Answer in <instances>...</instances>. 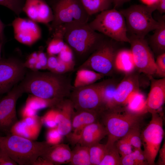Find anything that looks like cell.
<instances>
[{"instance_id": "obj_55", "label": "cell", "mask_w": 165, "mask_h": 165, "mask_svg": "<svg viewBox=\"0 0 165 165\" xmlns=\"http://www.w3.org/2000/svg\"><path fill=\"white\" fill-rule=\"evenodd\" d=\"M1 59V58H0V60Z\"/></svg>"}, {"instance_id": "obj_43", "label": "cell", "mask_w": 165, "mask_h": 165, "mask_svg": "<svg viewBox=\"0 0 165 165\" xmlns=\"http://www.w3.org/2000/svg\"><path fill=\"white\" fill-rule=\"evenodd\" d=\"M38 52H34L28 56L26 61L24 62V67L34 71V65L38 61Z\"/></svg>"}, {"instance_id": "obj_5", "label": "cell", "mask_w": 165, "mask_h": 165, "mask_svg": "<svg viewBox=\"0 0 165 165\" xmlns=\"http://www.w3.org/2000/svg\"><path fill=\"white\" fill-rule=\"evenodd\" d=\"M156 10L154 4H138L132 5L119 11L125 19L127 31L132 35L145 38L148 33L160 26L159 20H156L152 16Z\"/></svg>"}, {"instance_id": "obj_49", "label": "cell", "mask_w": 165, "mask_h": 165, "mask_svg": "<svg viewBox=\"0 0 165 165\" xmlns=\"http://www.w3.org/2000/svg\"><path fill=\"white\" fill-rule=\"evenodd\" d=\"M156 10L161 14L165 12V0H158L154 4Z\"/></svg>"}, {"instance_id": "obj_14", "label": "cell", "mask_w": 165, "mask_h": 165, "mask_svg": "<svg viewBox=\"0 0 165 165\" xmlns=\"http://www.w3.org/2000/svg\"><path fill=\"white\" fill-rule=\"evenodd\" d=\"M12 24L14 38L21 43L30 46L41 38L40 27L36 22L29 18L16 17Z\"/></svg>"}, {"instance_id": "obj_11", "label": "cell", "mask_w": 165, "mask_h": 165, "mask_svg": "<svg viewBox=\"0 0 165 165\" xmlns=\"http://www.w3.org/2000/svg\"><path fill=\"white\" fill-rule=\"evenodd\" d=\"M128 37L136 68L148 77L155 74V61L146 40L133 35Z\"/></svg>"}, {"instance_id": "obj_21", "label": "cell", "mask_w": 165, "mask_h": 165, "mask_svg": "<svg viewBox=\"0 0 165 165\" xmlns=\"http://www.w3.org/2000/svg\"><path fill=\"white\" fill-rule=\"evenodd\" d=\"M106 135L107 132L105 127L100 121H98L83 128L77 144L88 147L99 142Z\"/></svg>"}, {"instance_id": "obj_16", "label": "cell", "mask_w": 165, "mask_h": 165, "mask_svg": "<svg viewBox=\"0 0 165 165\" xmlns=\"http://www.w3.org/2000/svg\"><path fill=\"white\" fill-rule=\"evenodd\" d=\"M22 11L36 23L48 25L53 19V11L45 0H25Z\"/></svg>"}, {"instance_id": "obj_47", "label": "cell", "mask_w": 165, "mask_h": 165, "mask_svg": "<svg viewBox=\"0 0 165 165\" xmlns=\"http://www.w3.org/2000/svg\"><path fill=\"white\" fill-rule=\"evenodd\" d=\"M38 61L41 64L42 69H47L48 56L42 50H40L38 52Z\"/></svg>"}, {"instance_id": "obj_52", "label": "cell", "mask_w": 165, "mask_h": 165, "mask_svg": "<svg viewBox=\"0 0 165 165\" xmlns=\"http://www.w3.org/2000/svg\"><path fill=\"white\" fill-rule=\"evenodd\" d=\"M130 0H111L113 3L114 8H118L122 6L124 3L129 2Z\"/></svg>"}, {"instance_id": "obj_4", "label": "cell", "mask_w": 165, "mask_h": 165, "mask_svg": "<svg viewBox=\"0 0 165 165\" xmlns=\"http://www.w3.org/2000/svg\"><path fill=\"white\" fill-rule=\"evenodd\" d=\"M64 25V41L78 56L92 53L104 40V35L93 29L88 23L73 22Z\"/></svg>"}, {"instance_id": "obj_37", "label": "cell", "mask_w": 165, "mask_h": 165, "mask_svg": "<svg viewBox=\"0 0 165 165\" xmlns=\"http://www.w3.org/2000/svg\"><path fill=\"white\" fill-rule=\"evenodd\" d=\"M57 110L55 107L52 108L45 115L41 117L43 125L48 128L57 127L56 117Z\"/></svg>"}, {"instance_id": "obj_45", "label": "cell", "mask_w": 165, "mask_h": 165, "mask_svg": "<svg viewBox=\"0 0 165 165\" xmlns=\"http://www.w3.org/2000/svg\"><path fill=\"white\" fill-rule=\"evenodd\" d=\"M37 111L25 105L21 111V115L23 118L33 117L37 116Z\"/></svg>"}, {"instance_id": "obj_44", "label": "cell", "mask_w": 165, "mask_h": 165, "mask_svg": "<svg viewBox=\"0 0 165 165\" xmlns=\"http://www.w3.org/2000/svg\"><path fill=\"white\" fill-rule=\"evenodd\" d=\"M13 160L1 148H0V165H16Z\"/></svg>"}, {"instance_id": "obj_36", "label": "cell", "mask_w": 165, "mask_h": 165, "mask_svg": "<svg viewBox=\"0 0 165 165\" xmlns=\"http://www.w3.org/2000/svg\"><path fill=\"white\" fill-rule=\"evenodd\" d=\"M25 0H0V5L4 6L19 16L22 11Z\"/></svg>"}, {"instance_id": "obj_39", "label": "cell", "mask_w": 165, "mask_h": 165, "mask_svg": "<svg viewBox=\"0 0 165 165\" xmlns=\"http://www.w3.org/2000/svg\"><path fill=\"white\" fill-rule=\"evenodd\" d=\"M63 136L57 127L48 128L46 135V141L51 145H57L61 143Z\"/></svg>"}, {"instance_id": "obj_10", "label": "cell", "mask_w": 165, "mask_h": 165, "mask_svg": "<svg viewBox=\"0 0 165 165\" xmlns=\"http://www.w3.org/2000/svg\"><path fill=\"white\" fill-rule=\"evenodd\" d=\"M75 109L103 111L99 83L75 88L69 95Z\"/></svg>"}, {"instance_id": "obj_8", "label": "cell", "mask_w": 165, "mask_h": 165, "mask_svg": "<svg viewBox=\"0 0 165 165\" xmlns=\"http://www.w3.org/2000/svg\"><path fill=\"white\" fill-rule=\"evenodd\" d=\"M53 9V19L49 26L51 32L60 25L71 22L88 23L90 16L80 0H55Z\"/></svg>"}, {"instance_id": "obj_27", "label": "cell", "mask_w": 165, "mask_h": 165, "mask_svg": "<svg viewBox=\"0 0 165 165\" xmlns=\"http://www.w3.org/2000/svg\"><path fill=\"white\" fill-rule=\"evenodd\" d=\"M104 75L94 71L84 68L78 69L76 74L75 88L89 85L102 79Z\"/></svg>"}, {"instance_id": "obj_56", "label": "cell", "mask_w": 165, "mask_h": 165, "mask_svg": "<svg viewBox=\"0 0 165 165\" xmlns=\"http://www.w3.org/2000/svg\"></svg>"}, {"instance_id": "obj_30", "label": "cell", "mask_w": 165, "mask_h": 165, "mask_svg": "<svg viewBox=\"0 0 165 165\" xmlns=\"http://www.w3.org/2000/svg\"><path fill=\"white\" fill-rule=\"evenodd\" d=\"M72 150L69 163L72 165H91L88 147L77 144Z\"/></svg>"}, {"instance_id": "obj_48", "label": "cell", "mask_w": 165, "mask_h": 165, "mask_svg": "<svg viewBox=\"0 0 165 165\" xmlns=\"http://www.w3.org/2000/svg\"><path fill=\"white\" fill-rule=\"evenodd\" d=\"M159 157L157 163L158 165H165V140L161 149H160Z\"/></svg>"}, {"instance_id": "obj_34", "label": "cell", "mask_w": 165, "mask_h": 165, "mask_svg": "<svg viewBox=\"0 0 165 165\" xmlns=\"http://www.w3.org/2000/svg\"><path fill=\"white\" fill-rule=\"evenodd\" d=\"M107 147V151L99 165H121V158L115 144Z\"/></svg>"}, {"instance_id": "obj_15", "label": "cell", "mask_w": 165, "mask_h": 165, "mask_svg": "<svg viewBox=\"0 0 165 165\" xmlns=\"http://www.w3.org/2000/svg\"><path fill=\"white\" fill-rule=\"evenodd\" d=\"M102 112L94 110L80 109L73 115L72 130L67 136L71 144H77L83 128L87 125L99 121Z\"/></svg>"}, {"instance_id": "obj_53", "label": "cell", "mask_w": 165, "mask_h": 165, "mask_svg": "<svg viewBox=\"0 0 165 165\" xmlns=\"http://www.w3.org/2000/svg\"><path fill=\"white\" fill-rule=\"evenodd\" d=\"M146 5H152L155 3L158 0H141Z\"/></svg>"}, {"instance_id": "obj_28", "label": "cell", "mask_w": 165, "mask_h": 165, "mask_svg": "<svg viewBox=\"0 0 165 165\" xmlns=\"http://www.w3.org/2000/svg\"><path fill=\"white\" fill-rule=\"evenodd\" d=\"M124 106L127 109L133 113L145 114L147 112L145 96L139 90L130 95Z\"/></svg>"}, {"instance_id": "obj_20", "label": "cell", "mask_w": 165, "mask_h": 165, "mask_svg": "<svg viewBox=\"0 0 165 165\" xmlns=\"http://www.w3.org/2000/svg\"><path fill=\"white\" fill-rule=\"evenodd\" d=\"M57 110L56 117L57 128L63 136H67L72 130V119L75 112L71 101L64 99L55 106Z\"/></svg>"}, {"instance_id": "obj_54", "label": "cell", "mask_w": 165, "mask_h": 165, "mask_svg": "<svg viewBox=\"0 0 165 165\" xmlns=\"http://www.w3.org/2000/svg\"><path fill=\"white\" fill-rule=\"evenodd\" d=\"M3 43L2 42H0V58H1V50L2 48V46L3 45Z\"/></svg>"}, {"instance_id": "obj_9", "label": "cell", "mask_w": 165, "mask_h": 165, "mask_svg": "<svg viewBox=\"0 0 165 165\" xmlns=\"http://www.w3.org/2000/svg\"><path fill=\"white\" fill-rule=\"evenodd\" d=\"M116 53L112 43L104 40L78 69L92 70L104 76L109 74L114 68Z\"/></svg>"}, {"instance_id": "obj_3", "label": "cell", "mask_w": 165, "mask_h": 165, "mask_svg": "<svg viewBox=\"0 0 165 165\" xmlns=\"http://www.w3.org/2000/svg\"><path fill=\"white\" fill-rule=\"evenodd\" d=\"M51 146L46 141H37L11 134L0 136V148L20 165H33Z\"/></svg>"}, {"instance_id": "obj_17", "label": "cell", "mask_w": 165, "mask_h": 165, "mask_svg": "<svg viewBox=\"0 0 165 165\" xmlns=\"http://www.w3.org/2000/svg\"><path fill=\"white\" fill-rule=\"evenodd\" d=\"M42 125L41 117L38 115L23 118L12 126L10 134L35 141L39 134Z\"/></svg>"}, {"instance_id": "obj_31", "label": "cell", "mask_w": 165, "mask_h": 165, "mask_svg": "<svg viewBox=\"0 0 165 165\" xmlns=\"http://www.w3.org/2000/svg\"><path fill=\"white\" fill-rule=\"evenodd\" d=\"M89 16L108 9L111 0H80Z\"/></svg>"}, {"instance_id": "obj_51", "label": "cell", "mask_w": 165, "mask_h": 165, "mask_svg": "<svg viewBox=\"0 0 165 165\" xmlns=\"http://www.w3.org/2000/svg\"><path fill=\"white\" fill-rule=\"evenodd\" d=\"M5 26V24L0 19V42L3 43L5 39L4 31Z\"/></svg>"}, {"instance_id": "obj_32", "label": "cell", "mask_w": 165, "mask_h": 165, "mask_svg": "<svg viewBox=\"0 0 165 165\" xmlns=\"http://www.w3.org/2000/svg\"><path fill=\"white\" fill-rule=\"evenodd\" d=\"M121 165H147L142 149H134L130 153L121 157Z\"/></svg>"}, {"instance_id": "obj_12", "label": "cell", "mask_w": 165, "mask_h": 165, "mask_svg": "<svg viewBox=\"0 0 165 165\" xmlns=\"http://www.w3.org/2000/svg\"><path fill=\"white\" fill-rule=\"evenodd\" d=\"M26 68L15 58L0 60V95L7 93L24 78Z\"/></svg>"}, {"instance_id": "obj_35", "label": "cell", "mask_w": 165, "mask_h": 165, "mask_svg": "<svg viewBox=\"0 0 165 165\" xmlns=\"http://www.w3.org/2000/svg\"><path fill=\"white\" fill-rule=\"evenodd\" d=\"M140 128L134 129L129 132L124 138L134 149H141Z\"/></svg>"}, {"instance_id": "obj_41", "label": "cell", "mask_w": 165, "mask_h": 165, "mask_svg": "<svg viewBox=\"0 0 165 165\" xmlns=\"http://www.w3.org/2000/svg\"><path fill=\"white\" fill-rule=\"evenodd\" d=\"M155 74L162 78H165V53L159 55L155 61Z\"/></svg>"}, {"instance_id": "obj_1", "label": "cell", "mask_w": 165, "mask_h": 165, "mask_svg": "<svg viewBox=\"0 0 165 165\" xmlns=\"http://www.w3.org/2000/svg\"><path fill=\"white\" fill-rule=\"evenodd\" d=\"M19 85L24 92L46 99L63 100L69 96L70 81L63 75L50 71H32L26 73Z\"/></svg>"}, {"instance_id": "obj_26", "label": "cell", "mask_w": 165, "mask_h": 165, "mask_svg": "<svg viewBox=\"0 0 165 165\" xmlns=\"http://www.w3.org/2000/svg\"><path fill=\"white\" fill-rule=\"evenodd\" d=\"M51 32L52 36L48 44L47 53L48 55H55L60 52L65 43L64 25L58 26Z\"/></svg>"}, {"instance_id": "obj_19", "label": "cell", "mask_w": 165, "mask_h": 165, "mask_svg": "<svg viewBox=\"0 0 165 165\" xmlns=\"http://www.w3.org/2000/svg\"><path fill=\"white\" fill-rule=\"evenodd\" d=\"M139 90L138 78L132 73L126 74L116 87L114 97L113 108L125 106L130 95Z\"/></svg>"}, {"instance_id": "obj_13", "label": "cell", "mask_w": 165, "mask_h": 165, "mask_svg": "<svg viewBox=\"0 0 165 165\" xmlns=\"http://www.w3.org/2000/svg\"><path fill=\"white\" fill-rule=\"evenodd\" d=\"M24 93L20 86L17 85L0 100V131L10 134L12 127L18 121L16 102Z\"/></svg>"}, {"instance_id": "obj_29", "label": "cell", "mask_w": 165, "mask_h": 165, "mask_svg": "<svg viewBox=\"0 0 165 165\" xmlns=\"http://www.w3.org/2000/svg\"><path fill=\"white\" fill-rule=\"evenodd\" d=\"M62 100L56 98H44L31 94L28 97L25 105L38 111L46 108L53 107Z\"/></svg>"}, {"instance_id": "obj_2", "label": "cell", "mask_w": 165, "mask_h": 165, "mask_svg": "<svg viewBox=\"0 0 165 165\" xmlns=\"http://www.w3.org/2000/svg\"><path fill=\"white\" fill-rule=\"evenodd\" d=\"M145 114L135 113L125 106L118 107L103 111L100 121L106 130L108 140L105 144L109 147L115 144L131 130L140 128Z\"/></svg>"}, {"instance_id": "obj_33", "label": "cell", "mask_w": 165, "mask_h": 165, "mask_svg": "<svg viewBox=\"0 0 165 165\" xmlns=\"http://www.w3.org/2000/svg\"><path fill=\"white\" fill-rule=\"evenodd\" d=\"M91 165H99L107 151L105 145L98 142L88 147Z\"/></svg>"}, {"instance_id": "obj_42", "label": "cell", "mask_w": 165, "mask_h": 165, "mask_svg": "<svg viewBox=\"0 0 165 165\" xmlns=\"http://www.w3.org/2000/svg\"><path fill=\"white\" fill-rule=\"evenodd\" d=\"M75 65V63H65L59 60L57 67L52 72L58 74H64L65 73L73 70Z\"/></svg>"}, {"instance_id": "obj_22", "label": "cell", "mask_w": 165, "mask_h": 165, "mask_svg": "<svg viewBox=\"0 0 165 165\" xmlns=\"http://www.w3.org/2000/svg\"><path fill=\"white\" fill-rule=\"evenodd\" d=\"M71 153L72 150L68 145L60 143L51 146L40 156L53 165H59L69 163Z\"/></svg>"}, {"instance_id": "obj_18", "label": "cell", "mask_w": 165, "mask_h": 165, "mask_svg": "<svg viewBox=\"0 0 165 165\" xmlns=\"http://www.w3.org/2000/svg\"><path fill=\"white\" fill-rule=\"evenodd\" d=\"M151 81V87L146 100L147 111L152 113L158 112L165 101V78L156 79L152 76H148Z\"/></svg>"}, {"instance_id": "obj_6", "label": "cell", "mask_w": 165, "mask_h": 165, "mask_svg": "<svg viewBox=\"0 0 165 165\" xmlns=\"http://www.w3.org/2000/svg\"><path fill=\"white\" fill-rule=\"evenodd\" d=\"M88 24L94 31L112 39L118 42H130L127 35L125 19L120 12L115 9L101 12Z\"/></svg>"}, {"instance_id": "obj_40", "label": "cell", "mask_w": 165, "mask_h": 165, "mask_svg": "<svg viewBox=\"0 0 165 165\" xmlns=\"http://www.w3.org/2000/svg\"><path fill=\"white\" fill-rule=\"evenodd\" d=\"M115 144L121 157L129 154L133 151L132 146L124 137L119 139Z\"/></svg>"}, {"instance_id": "obj_50", "label": "cell", "mask_w": 165, "mask_h": 165, "mask_svg": "<svg viewBox=\"0 0 165 165\" xmlns=\"http://www.w3.org/2000/svg\"><path fill=\"white\" fill-rule=\"evenodd\" d=\"M33 165H53L50 161L42 157H38L35 160Z\"/></svg>"}, {"instance_id": "obj_46", "label": "cell", "mask_w": 165, "mask_h": 165, "mask_svg": "<svg viewBox=\"0 0 165 165\" xmlns=\"http://www.w3.org/2000/svg\"><path fill=\"white\" fill-rule=\"evenodd\" d=\"M47 69L50 71L53 72L57 67L59 60L55 55H48Z\"/></svg>"}, {"instance_id": "obj_7", "label": "cell", "mask_w": 165, "mask_h": 165, "mask_svg": "<svg viewBox=\"0 0 165 165\" xmlns=\"http://www.w3.org/2000/svg\"><path fill=\"white\" fill-rule=\"evenodd\" d=\"M160 111L152 113L148 124L141 132L145 158L148 165H155V160L164 135L163 113Z\"/></svg>"}, {"instance_id": "obj_23", "label": "cell", "mask_w": 165, "mask_h": 165, "mask_svg": "<svg viewBox=\"0 0 165 165\" xmlns=\"http://www.w3.org/2000/svg\"><path fill=\"white\" fill-rule=\"evenodd\" d=\"M114 67L126 75L132 73L136 67L131 50L124 49L117 52Z\"/></svg>"}, {"instance_id": "obj_24", "label": "cell", "mask_w": 165, "mask_h": 165, "mask_svg": "<svg viewBox=\"0 0 165 165\" xmlns=\"http://www.w3.org/2000/svg\"><path fill=\"white\" fill-rule=\"evenodd\" d=\"M159 27L154 30L150 39V45L154 52L160 55L165 52V16L159 19Z\"/></svg>"}, {"instance_id": "obj_38", "label": "cell", "mask_w": 165, "mask_h": 165, "mask_svg": "<svg viewBox=\"0 0 165 165\" xmlns=\"http://www.w3.org/2000/svg\"><path fill=\"white\" fill-rule=\"evenodd\" d=\"M57 55V57L59 60L68 63H75L73 51L66 43L61 51Z\"/></svg>"}, {"instance_id": "obj_25", "label": "cell", "mask_w": 165, "mask_h": 165, "mask_svg": "<svg viewBox=\"0 0 165 165\" xmlns=\"http://www.w3.org/2000/svg\"><path fill=\"white\" fill-rule=\"evenodd\" d=\"M103 111L113 108L114 97L117 85L111 80L99 82Z\"/></svg>"}]
</instances>
